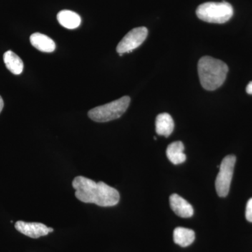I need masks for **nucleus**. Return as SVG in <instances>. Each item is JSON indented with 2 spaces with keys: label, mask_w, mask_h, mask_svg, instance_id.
<instances>
[{
  "label": "nucleus",
  "mask_w": 252,
  "mask_h": 252,
  "mask_svg": "<svg viewBox=\"0 0 252 252\" xmlns=\"http://www.w3.org/2000/svg\"><path fill=\"white\" fill-rule=\"evenodd\" d=\"M75 196L84 203H94L100 207L115 206L119 203L120 195L117 189L103 182L96 183L91 179L78 176L72 182Z\"/></svg>",
  "instance_id": "1"
},
{
  "label": "nucleus",
  "mask_w": 252,
  "mask_h": 252,
  "mask_svg": "<svg viewBox=\"0 0 252 252\" xmlns=\"http://www.w3.org/2000/svg\"><path fill=\"white\" fill-rule=\"evenodd\" d=\"M198 72L202 86L207 91H215L223 85L228 67L220 60L204 56L198 61Z\"/></svg>",
  "instance_id": "2"
},
{
  "label": "nucleus",
  "mask_w": 252,
  "mask_h": 252,
  "mask_svg": "<svg viewBox=\"0 0 252 252\" xmlns=\"http://www.w3.org/2000/svg\"><path fill=\"white\" fill-rule=\"evenodd\" d=\"M197 16L202 21L211 23H226L233 15V8L226 1L205 2L196 9Z\"/></svg>",
  "instance_id": "3"
},
{
  "label": "nucleus",
  "mask_w": 252,
  "mask_h": 252,
  "mask_svg": "<svg viewBox=\"0 0 252 252\" xmlns=\"http://www.w3.org/2000/svg\"><path fill=\"white\" fill-rule=\"evenodd\" d=\"M130 102V97L124 96L108 104L94 107L89 111L88 114L91 120L95 122H110L122 117L128 108Z\"/></svg>",
  "instance_id": "4"
},
{
  "label": "nucleus",
  "mask_w": 252,
  "mask_h": 252,
  "mask_svg": "<svg viewBox=\"0 0 252 252\" xmlns=\"http://www.w3.org/2000/svg\"><path fill=\"white\" fill-rule=\"evenodd\" d=\"M236 157L233 155L225 157L220 166V172L217 175L215 187L219 196L224 198L229 193L230 184L233 179Z\"/></svg>",
  "instance_id": "5"
},
{
  "label": "nucleus",
  "mask_w": 252,
  "mask_h": 252,
  "mask_svg": "<svg viewBox=\"0 0 252 252\" xmlns=\"http://www.w3.org/2000/svg\"><path fill=\"white\" fill-rule=\"evenodd\" d=\"M148 35V30L145 27L134 28L127 33L117 47V53L120 56L126 53L132 52L145 41Z\"/></svg>",
  "instance_id": "6"
},
{
  "label": "nucleus",
  "mask_w": 252,
  "mask_h": 252,
  "mask_svg": "<svg viewBox=\"0 0 252 252\" xmlns=\"http://www.w3.org/2000/svg\"><path fill=\"white\" fill-rule=\"evenodd\" d=\"M15 228L22 234L31 238H39L41 236H46L49 233L54 232L52 228H49L41 223H30L23 220H18L15 223Z\"/></svg>",
  "instance_id": "7"
},
{
  "label": "nucleus",
  "mask_w": 252,
  "mask_h": 252,
  "mask_svg": "<svg viewBox=\"0 0 252 252\" xmlns=\"http://www.w3.org/2000/svg\"><path fill=\"white\" fill-rule=\"evenodd\" d=\"M170 205L176 215L182 218H190L193 215L192 205L177 194L170 195Z\"/></svg>",
  "instance_id": "8"
},
{
  "label": "nucleus",
  "mask_w": 252,
  "mask_h": 252,
  "mask_svg": "<svg viewBox=\"0 0 252 252\" xmlns=\"http://www.w3.org/2000/svg\"><path fill=\"white\" fill-rule=\"evenodd\" d=\"M32 45L35 49L44 53H51L56 49V43L49 36L41 33L36 32L30 38Z\"/></svg>",
  "instance_id": "9"
},
{
  "label": "nucleus",
  "mask_w": 252,
  "mask_h": 252,
  "mask_svg": "<svg viewBox=\"0 0 252 252\" xmlns=\"http://www.w3.org/2000/svg\"><path fill=\"white\" fill-rule=\"evenodd\" d=\"M175 127L173 119L167 113H162L156 119V131L158 135L168 137L171 135Z\"/></svg>",
  "instance_id": "10"
},
{
  "label": "nucleus",
  "mask_w": 252,
  "mask_h": 252,
  "mask_svg": "<svg viewBox=\"0 0 252 252\" xmlns=\"http://www.w3.org/2000/svg\"><path fill=\"white\" fill-rule=\"evenodd\" d=\"M185 145L180 141L169 144L166 150L167 158L174 165L183 163L187 160V156L184 153Z\"/></svg>",
  "instance_id": "11"
},
{
  "label": "nucleus",
  "mask_w": 252,
  "mask_h": 252,
  "mask_svg": "<svg viewBox=\"0 0 252 252\" xmlns=\"http://www.w3.org/2000/svg\"><path fill=\"white\" fill-rule=\"evenodd\" d=\"M57 19L60 24L67 29H75L80 26L81 19L80 16L69 10H63L57 15Z\"/></svg>",
  "instance_id": "12"
},
{
  "label": "nucleus",
  "mask_w": 252,
  "mask_h": 252,
  "mask_svg": "<svg viewBox=\"0 0 252 252\" xmlns=\"http://www.w3.org/2000/svg\"><path fill=\"white\" fill-rule=\"evenodd\" d=\"M195 233L193 230L178 227L174 230L173 240L175 244L182 248H187L191 245L195 240Z\"/></svg>",
  "instance_id": "13"
},
{
  "label": "nucleus",
  "mask_w": 252,
  "mask_h": 252,
  "mask_svg": "<svg viewBox=\"0 0 252 252\" xmlns=\"http://www.w3.org/2000/svg\"><path fill=\"white\" fill-rule=\"evenodd\" d=\"M4 62L8 69L16 75L21 74L23 70V63L19 56L11 51H6L4 54Z\"/></svg>",
  "instance_id": "14"
},
{
  "label": "nucleus",
  "mask_w": 252,
  "mask_h": 252,
  "mask_svg": "<svg viewBox=\"0 0 252 252\" xmlns=\"http://www.w3.org/2000/svg\"><path fill=\"white\" fill-rule=\"evenodd\" d=\"M247 220L252 223V198L248 200L246 206V213H245Z\"/></svg>",
  "instance_id": "15"
},
{
  "label": "nucleus",
  "mask_w": 252,
  "mask_h": 252,
  "mask_svg": "<svg viewBox=\"0 0 252 252\" xmlns=\"http://www.w3.org/2000/svg\"><path fill=\"white\" fill-rule=\"evenodd\" d=\"M246 91L248 94H252V81L249 83L248 85L246 88Z\"/></svg>",
  "instance_id": "16"
},
{
  "label": "nucleus",
  "mask_w": 252,
  "mask_h": 252,
  "mask_svg": "<svg viewBox=\"0 0 252 252\" xmlns=\"http://www.w3.org/2000/svg\"><path fill=\"white\" fill-rule=\"evenodd\" d=\"M3 108H4V101H3L2 97L0 96V113L1 112Z\"/></svg>",
  "instance_id": "17"
}]
</instances>
